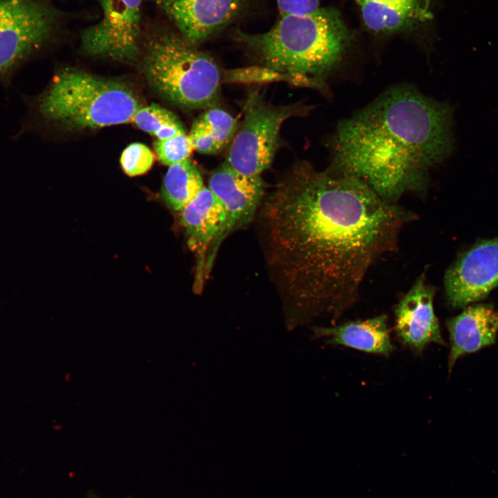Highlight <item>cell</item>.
Masks as SVG:
<instances>
[{
    "mask_svg": "<svg viewBox=\"0 0 498 498\" xmlns=\"http://www.w3.org/2000/svg\"><path fill=\"white\" fill-rule=\"evenodd\" d=\"M266 268L288 327L338 317L371 266L391 250L404 213L358 178L301 163L257 213Z\"/></svg>",
    "mask_w": 498,
    "mask_h": 498,
    "instance_id": "6da1fadb",
    "label": "cell"
},
{
    "mask_svg": "<svg viewBox=\"0 0 498 498\" xmlns=\"http://www.w3.org/2000/svg\"><path fill=\"white\" fill-rule=\"evenodd\" d=\"M454 143L452 107L397 86L338 124L332 167L394 203L425 188L430 170L452 154Z\"/></svg>",
    "mask_w": 498,
    "mask_h": 498,
    "instance_id": "7a4b0ae2",
    "label": "cell"
},
{
    "mask_svg": "<svg viewBox=\"0 0 498 498\" xmlns=\"http://www.w3.org/2000/svg\"><path fill=\"white\" fill-rule=\"evenodd\" d=\"M235 37L252 50L264 67L293 83L321 87L342 59L349 41L339 12L319 8L305 14H281L262 33L237 30Z\"/></svg>",
    "mask_w": 498,
    "mask_h": 498,
    "instance_id": "3957f363",
    "label": "cell"
},
{
    "mask_svg": "<svg viewBox=\"0 0 498 498\" xmlns=\"http://www.w3.org/2000/svg\"><path fill=\"white\" fill-rule=\"evenodd\" d=\"M21 96L26 114L13 140L44 129L80 130L128 123L142 107L126 84L70 68L58 70L40 93Z\"/></svg>",
    "mask_w": 498,
    "mask_h": 498,
    "instance_id": "277c9868",
    "label": "cell"
},
{
    "mask_svg": "<svg viewBox=\"0 0 498 498\" xmlns=\"http://www.w3.org/2000/svg\"><path fill=\"white\" fill-rule=\"evenodd\" d=\"M142 52L147 82L161 96L187 109L216 104L221 77L219 67L179 33L154 26L142 33Z\"/></svg>",
    "mask_w": 498,
    "mask_h": 498,
    "instance_id": "5b68a950",
    "label": "cell"
},
{
    "mask_svg": "<svg viewBox=\"0 0 498 498\" xmlns=\"http://www.w3.org/2000/svg\"><path fill=\"white\" fill-rule=\"evenodd\" d=\"M68 17L52 0H0V84L8 89L57 40Z\"/></svg>",
    "mask_w": 498,
    "mask_h": 498,
    "instance_id": "8992f818",
    "label": "cell"
},
{
    "mask_svg": "<svg viewBox=\"0 0 498 498\" xmlns=\"http://www.w3.org/2000/svg\"><path fill=\"white\" fill-rule=\"evenodd\" d=\"M300 111L298 104L273 105L258 91L250 92L225 162L241 174L260 176L273 162L282 124Z\"/></svg>",
    "mask_w": 498,
    "mask_h": 498,
    "instance_id": "52a82bcc",
    "label": "cell"
},
{
    "mask_svg": "<svg viewBox=\"0 0 498 498\" xmlns=\"http://www.w3.org/2000/svg\"><path fill=\"white\" fill-rule=\"evenodd\" d=\"M102 17L84 28L80 50L89 56L131 63L141 54L142 0H98Z\"/></svg>",
    "mask_w": 498,
    "mask_h": 498,
    "instance_id": "ba28073f",
    "label": "cell"
},
{
    "mask_svg": "<svg viewBox=\"0 0 498 498\" xmlns=\"http://www.w3.org/2000/svg\"><path fill=\"white\" fill-rule=\"evenodd\" d=\"M208 187L223 203L225 220L209 248L205 261L206 278L223 240L254 219L265 196V183L261 175L241 174L226 162L212 172Z\"/></svg>",
    "mask_w": 498,
    "mask_h": 498,
    "instance_id": "9c48e42d",
    "label": "cell"
},
{
    "mask_svg": "<svg viewBox=\"0 0 498 498\" xmlns=\"http://www.w3.org/2000/svg\"><path fill=\"white\" fill-rule=\"evenodd\" d=\"M444 285L454 308L486 297L498 285V237L481 241L461 255L446 271Z\"/></svg>",
    "mask_w": 498,
    "mask_h": 498,
    "instance_id": "30bf717a",
    "label": "cell"
},
{
    "mask_svg": "<svg viewBox=\"0 0 498 498\" xmlns=\"http://www.w3.org/2000/svg\"><path fill=\"white\" fill-rule=\"evenodd\" d=\"M157 7L196 46L237 19L248 0H155Z\"/></svg>",
    "mask_w": 498,
    "mask_h": 498,
    "instance_id": "8fae6325",
    "label": "cell"
},
{
    "mask_svg": "<svg viewBox=\"0 0 498 498\" xmlns=\"http://www.w3.org/2000/svg\"><path fill=\"white\" fill-rule=\"evenodd\" d=\"M434 293L423 274L395 309L397 335L404 344L418 352L430 343L445 345L434 313Z\"/></svg>",
    "mask_w": 498,
    "mask_h": 498,
    "instance_id": "7c38bea8",
    "label": "cell"
},
{
    "mask_svg": "<svg viewBox=\"0 0 498 498\" xmlns=\"http://www.w3.org/2000/svg\"><path fill=\"white\" fill-rule=\"evenodd\" d=\"M187 245L196 257L194 288L200 291L206 279L205 261L209 248L225 220V210L219 199L204 187L181 211Z\"/></svg>",
    "mask_w": 498,
    "mask_h": 498,
    "instance_id": "4fadbf2b",
    "label": "cell"
},
{
    "mask_svg": "<svg viewBox=\"0 0 498 498\" xmlns=\"http://www.w3.org/2000/svg\"><path fill=\"white\" fill-rule=\"evenodd\" d=\"M366 27L377 34L409 30L430 21L436 0H353Z\"/></svg>",
    "mask_w": 498,
    "mask_h": 498,
    "instance_id": "5bb4252c",
    "label": "cell"
},
{
    "mask_svg": "<svg viewBox=\"0 0 498 498\" xmlns=\"http://www.w3.org/2000/svg\"><path fill=\"white\" fill-rule=\"evenodd\" d=\"M450 334L449 372L461 356L476 352L495 342L498 322L492 306L479 304L468 306L447 321Z\"/></svg>",
    "mask_w": 498,
    "mask_h": 498,
    "instance_id": "9a60e30c",
    "label": "cell"
},
{
    "mask_svg": "<svg viewBox=\"0 0 498 498\" xmlns=\"http://www.w3.org/2000/svg\"><path fill=\"white\" fill-rule=\"evenodd\" d=\"M313 332L316 338H326L329 343L367 353L388 356L394 350L385 315L333 327H317Z\"/></svg>",
    "mask_w": 498,
    "mask_h": 498,
    "instance_id": "2e32d148",
    "label": "cell"
},
{
    "mask_svg": "<svg viewBox=\"0 0 498 498\" xmlns=\"http://www.w3.org/2000/svg\"><path fill=\"white\" fill-rule=\"evenodd\" d=\"M206 109L194 120L188 136L194 150L213 154L232 140L237 125L225 111L214 107Z\"/></svg>",
    "mask_w": 498,
    "mask_h": 498,
    "instance_id": "e0dca14e",
    "label": "cell"
},
{
    "mask_svg": "<svg viewBox=\"0 0 498 498\" xmlns=\"http://www.w3.org/2000/svg\"><path fill=\"white\" fill-rule=\"evenodd\" d=\"M204 187L202 176L190 159L169 167L165 176L161 196L174 211H181Z\"/></svg>",
    "mask_w": 498,
    "mask_h": 498,
    "instance_id": "ac0fdd59",
    "label": "cell"
},
{
    "mask_svg": "<svg viewBox=\"0 0 498 498\" xmlns=\"http://www.w3.org/2000/svg\"><path fill=\"white\" fill-rule=\"evenodd\" d=\"M131 122L158 140H166L185 133L181 121L174 113L155 104L140 107Z\"/></svg>",
    "mask_w": 498,
    "mask_h": 498,
    "instance_id": "d6986e66",
    "label": "cell"
},
{
    "mask_svg": "<svg viewBox=\"0 0 498 498\" xmlns=\"http://www.w3.org/2000/svg\"><path fill=\"white\" fill-rule=\"evenodd\" d=\"M154 149L158 160L169 167L189 159L194 149L186 133L166 140L157 139L154 142Z\"/></svg>",
    "mask_w": 498,
    "mask_h": 498,
    "instance_id": "ffe728a7",
    "label": "cell"
},
{
    "mask_svg": "<svg viewBox=\"0 0 498 498\" xmlns=\"http://www.w3.org/2000/svg\"><path fill=\"white\" fill-rule=\"evenodd\" d=\"M154 161V154L142 143H132L122 152L120 164L129 176L141 175L147 172Z\"/></svg>",
    "mask_w": 498,
    "mask_h": 498,
    "instance_id": "44dd1931",
    "label": "cell"
},
{
    "mask_svg": "<svg viewBox=\"0 0 498 498\" xmlns=\"http://www.w3.org/2000/svg\"><path fill=\"white\" fill-rule=\"evenodd\" d=\"M281 14H305L320 8V0H277Z\"/></svg>",
    "mask_w": 498,
    "mask_h": 498,
    "instance_id": "7402d4cb",
    "label": "cell"
},
{
    "mask_svg": "<svg viewBox=\"0 0 498 498\" xmlns=\"http://www.w3.org/2000/svg\"><path fill=\"white\" fill-rule=\"evenodd\" d=\"M497 322H498V313H497Z\"/></svg>",
    "mask_w": 498,
    "mask_h": 498,
    "instance_id": "603a6c76",
    "label": "cell"
}]
</instances>
